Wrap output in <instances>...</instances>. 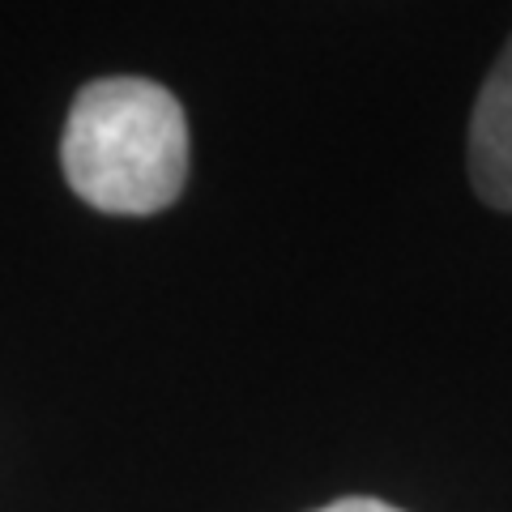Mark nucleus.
Returning a JSON list of instances; mask_svg holds the SVG:
<instances>
[{
    "label": "nucleus",
    "instance_id": "f257e3e1",
    "mask_svg": "<svg viewBox=\"0 0 512 512\" xmlns=\"http://www.w3.org/2000/svg\"><path fill=\"white\" fill-rule=\"evenodd\" d=\"M69 188L99 214H158L188 180L180 99L146 77H103L73 99L60 141Z\"/></svg>",
    "mask_w": 512,
    "mask_h": 512
},
{
    "label": "nucleus",
    "instance_id": "f03ea898",
    "mask_svg": "<svg viewBox=\"0 0 512 512\" xmlns=\"http://www.w3.org/2000/svg\"><path fill=\"white\" fill-rule=\"evenodd\" d=\"M470 180L491 210L512 214V39L487 73L470 116Z\"/></svg>",
    "mask_w": 512,
    "mask_h": 512
},
{
    "label": "nucleus",
    "instance_id": "7ed1b4c3",
    "mask_svg": "<svg viewBox=\"0 0 512 512\" xmlns=\"http://www.w3.org/2000/svg\"><path fill=\"white\" fill-rule=\"evenodd\" d=\"M312 512H402L384 500H367V495H350V500H333L325 508H312Z\"/></svg>",
    "mask_w": 512,
    "mask_h": 512
}]
</instances>
